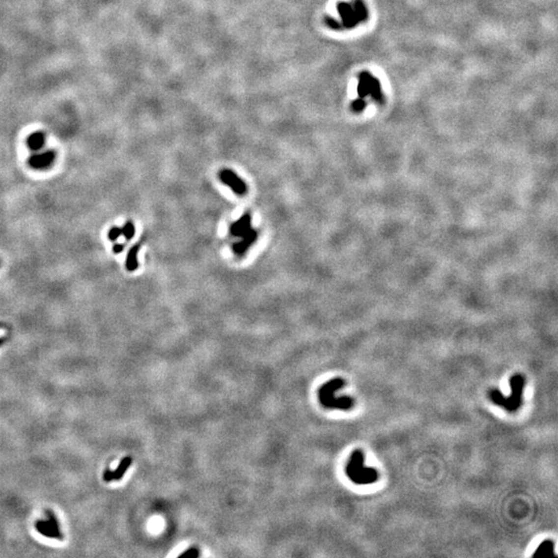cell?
<instances>
[{"mask_svg":"<svg viewBox=\"0 0 558 558\" xmlns=\"http://www.w3.org/2000/svg\"><path fill=\"white\" fill-rule=\"evenodd\" d=\"M510 385L512 391V394L510 396L504 397L497 389L490 390L488 395H489L490 400L494 404L505 408V411L509 413H515L519 410V407L522 404V394L525 386V378L522 374H514L510 380Z\"/></svg>","mask_w":558,"mask_h":558,"instance_id":"7a4b0ae2","label":"cell"},{"mask_svg":"<svg viewBox=\"0 0 558 558\" xmlns=\"http://www.w3.org/2000/svg\"><path fill=\"white\" fill-rule=\"evenodd\" d=\"M56 154L54 151H46L41 154H34L29 158V165L36 170H44L49 167L55 161Z\"/></svg>","mask_w":558,"mask_h":558,"instance_id":"8992f818","label":"cell"},{"mask_svg":"<svg viewBox=\"0 0 558 558\" xmlns=\"http://www.w3.org/2000/svg\"><path fill=\"white\" fill-rule=\"evenodd\" d=\"M256 239H257V232L251 227V230L241 237L240 241L234 243L233 251L235 252V254L239 256L244 255L248 249L251 248V246L256 241Z\"/></svg>","mask_w":558,"mask_h":558,"instance_id":"5b68a950","label":"cell"},{"mask_svg":"<svg viewBox=\"0 0 558 558\" xmlns=\"http://www.w3.org/2000/svg\"><path fill=\"white\" fill-rule=\"evenodd\" d=\"M46 138L43 133H33L27 139V146L31 149L32 151H38L44 147Z\"/></svg>","mask_w":558,"mask_h":558,"instance_id":"30bf717a","label":"cell"},{"mask_svg":"<svg viewBox=\"0 0 558 558\" xmlns=\"http://www.w3.org/2000/svg\"><path fill=\"white\" fill-rule=\"evenodd\" d=\"M534 558H555L554 554V543L551 540L544 541L539 547H537L536 551L532 555Z\"/></svg>","mask_w":558,"mask_h":558,"instance_id":"ba28073f","label":"cell"},{"mask_svg":"<svg viewBox=\"0 0 558 558\" xmlns=\"http://www.w3.org/2000/svg\"><path fill=\"white\" fill-rule=\"evenodd\" d=\"M251 228V216L249 213L243 214L237 222L232 223L230 232L234 237L241 238Z\"/></svg>","mask_w":558,"mask_h":558,"instance_id":"52a82bcc","label":"cell"},{"mask_svg":"<svg viewBox=\"0 0 558 558\" xmlns=\"http://www.w3.org/2000/svg\"><path fill=\"white\" fill-rule=\"evenodd\" d=\"M132 464V458L131 457H125L124 459L122 460V462L119 464L117 471L111 473V472H107L106 475H105V479L106 481H111V480H120L121 477L123 476V474L126 472L127 468L131 466Z\"/></svg>","mask_w":558,"mask_h":558,"instance_id":"9c48e42d","label":"cell"},{"mask_svg":"<svg viewBox=\"0 0 558 558\" xmlns=\"http://www.w3.org/2000/svg\"><path fill=\"white\" fill-rule=\"evenodd\" d=\"M121 230H122V235L125 237L126 240H131L135 235V226L132 223H125V225L121 228Z\"/></svg>","mask_w":558,"mask_h":558,"instance_id":"7c38bea8","label":"cell"},{"mask_svg":"<svg viewBox=\"0 0 558 558\" xmlns=\"http://www.w3.org/2000/svg\"><path fill=\"white\" fill-rule=\"evenodd\" d=\"M345 472L348 479L357 485H371L376 482L380 476L375 468L366 467L364 465V454L361 450L353 452Z\"/></svg>","mask_w":558,"mask_h":558,"instance_id":"3957f363","label":"cell"},{"mask_svg":"<svg viewBox=\"0 0 558 558\" xmlns=\"http://www.w3.org/2000/svg\"><path fill=\"white\" fill-rule=\"evenodd\" d=\"M120 235H122V230H121V228L118 227V226H114V227L111 228V230H110L108 236H109L110 240L115 241V240H117V239H118L119 237H120Z\"/></svg>","mask_w":558,"mask_h":558,"instance_id":"4fadbf2b","label":"cell"},{"mask_svg":"<svg viewBox=\"0 0 558 558\" xmlns=\"http://www.w3.org/2000/svg\"><path fill=\"white\" fill-rule=\"evenodd\" d=\"M218 177L221 179V181L226 186L230 187L236 195H246L248 191L246 182L242 180V179L234 171L230 170V168H223V170L219 172Z\"/></svg>","mask_w":558,"mask_h":558,"instance_id":"277c9868","label":"cell"},{"mask_svg":"<svg viewBox=\"0 0 558 558\" xmlns=\"http://www.w3.org/2000/svg\"><path fill=\"white\" fill-rule=\"evenodd\" d=\"M123 248H124L123 244H115L113 246V251H114L115 253H120V252H122Z\"/></svg>","mask_w":558,"mask_h":558,"instance_id":"9a60e30c","label":"cell"},{"mask_svg":"<svg viewBox=\"0 0 558 558\" xmlns=\"http://www.w3.org/2000/svg\"><path fill=\"white\" fill-rule=\"evenodd\" d=\"M140 244L135 245L134 247L131 248V251H128L127 253V257H126V268L128 271H135L138 269L139 266V262H138V253L140 251Z\"/></svg>","mask_w":558,"mask_h":558,"instance_id":"8fae6325","label":"cell"},{"mask_svg":"<svg viewBox=\"0 0 558 558\" xmlns=\"http://www.w3.org/2000/svg\"><path fill=\"white\" fill-rule=\"evenodd\" d=\"M200 556V551H198L197 548H189L188 550H186L185 552L180 554V557H188V558H195Z\"/></svg>","mask_w":558,"mask_h":558,"instance_id":"5bb4252c","label":"cell"},{"mask_svg":"<svg viewBox=\"0 0 558 558\" xmlns=\"http://www.w3.org/2000/svg\"><path fill=\"white\" fill-rule=\"evenodd\" d=\"M2 334H5V331H4V330H0V336H1Z\"/></svg>","mask_w":558,"mask_h":558,"instance_id":"2e32d148","label":"cell"},{"mask_svg":"<svg viewBox=\"0 0 558 558\" xmlns=\"http://www.w3.org/2000/svg\"><path fill=\"white\" fill-rule=\"evenodd\" d=\"M345 384V381L340 377L333 378V380L324 384L318 390V399H320L321 404L326 408H337V410L341 411H348L353 408L355 405L353 398L348 396H335L336 391L340 390Z\"/></svg>","mask_w":558,"mask_h":558,"instance_id":"6da1fadb","label":"cell"}]
</instances>
